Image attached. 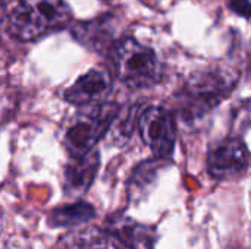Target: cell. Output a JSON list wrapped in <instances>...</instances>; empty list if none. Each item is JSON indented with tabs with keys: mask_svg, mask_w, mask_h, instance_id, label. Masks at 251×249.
<instances>
[{
	"mask_svg": "<svg viewBox=\"0 0 251 249\" xmlns=\"http://www.w3.org/2000/svg\"><path fill=\"white\" fill-rule=\"evenodd\" d=\"M72 10L65 0H19L9 18V34L28 43L63 29L71 23Z\"/></svg>",
	"mask_w": 251,
	"mask_h": 249,
	"instance_id": "6da1fadb",
	"label": "cell"
},
{
	"mask_svg": "<svg viewBox=\"0 0 251 249\" xmlns=\"http://www.w3.org/2000/svg\"><path fill=\"white\" fill-rule=\"evenodd\" d=\"M110 62L116 78L132 90L156 85L163 66L156 51L132 37L119 40L110 48Z\"/></svg>",
	"mask_w": 251,
	"mask_h": 249,
	"instance_id": "7a4b0ae2",
	"label": "cell"
},
{
	"mask_svg": "<svg viewBox=\"0 0 251 249\" xmlns=\"http://www.w3.org/2000/svg\"><path fill=\"white\" fill-rule=\"evenodd\" d=\"M119 113L115 103H97L84 106L69 120L63 145L71 157H81L94 150L96 144L112 128Z\"/></svg>",
	"mask_w": 251,
	"mask_h": 249,
	"instance_id": "3957f363",
	"label": "cell"
},
{
	"mask_svg": "<svg viewBox=\"0 0 251 249\" xmlns=\"http://www.w3.org/2000/svg\"><path fill=\"white\" fill-rule=\"evenodd\" d=\"M143 142L154 157L166 158L174 153L176 142V125L174 114L163 107H149L138 119Z\"/></svg>",
	"mask_w": 251,
	"mask_h": 249,
	"instance_id": "277c9868",
	"label": "cell"
},
{
	"mask_svg": "<svg viewBox=\"0 0 251 249\" xmlns=\"http://www.w3.org/2000/svg\"><path fill=\"white\" fill-rule=\"evenodd\" d=\"M250 164L246 144L235 136L213 144L207 154V172L216 181H232L241 178Z\"/></svg>",
	"mask_w": 251,
	"mask_h": 249,
	"instance_id": "5b68a950",
	"label": "cell"
},
{
	"mask_svg": "<svg viewBox=\"0 0 251 249\" xmlns=\"http://www.w3.org/2000/svg\"><path fill=\"white\" fill-rule=\"evenodd\" d=\"M103 227L115 249H154L156 232L153 227L138 223L134 219L115 213L109 216Z\"/></svg>",
	"mask_w": 251,
	"mask_h": 249,
	"instance_id": "8992f818",
	"label": "cell"
},
{
	"mask_svg": "<svg viewBox=\"0 0 251 249\" xmlns=\"http://www.w3.org/2000/svg\"><path fill=\"white\" fill-rule=\"evenodd\" d=\"M237 78L224 70H207L196 75L187 85V97L201 107L215 106L225 94H228L235 85Z\"/></svg>",
	"mask_w": 251,
	"mask_h": 249,
	"instance_id": "52a82bcc",
	"label": "cell"
},
{
	"mask_svg": "<svg viewBox=\"0 0 251 249\" xmlns=\"http://www.w3.org/2000/svg\"><path fill=\"white\" fill-rule=\"evenodd\" d=\"M112 90V76L107 70L91 69L79 76L66 91L65 100L74 106H91L100 103Z\"/></svg>",
	"mask_w": 251,
	"mask_h": 249,
	"instance_id": "ba28073f",
	"label": "cell"
},
{
	"mask_svg": "<svg viewBox=\"0 0 251 249\" xmlns=\"http://www.w3.org/2000/svg\"><path fill=\"white\" fill-rule=\"evenodd\" d=\"M100 167V154L97 150L81 157H71L63 170V192L66 197L79 198L93 185Z\"/></svg>",
	"mask_w": 251,
	"mask_h": 249,
	"instance_id": "9c48e42d",
	"label": "cell"
},
{
	"mask_svg": "<svg viewBox=\"0 0 251 249\" xmlns=\"http://www.w3.org/2000/svg\"><path fill=\"white\" fill-rule=\"evenodd\" d=\"M113 16H101L88 22H78L72 28L74 37L87 47H91V50H100V47H104L110 44L113 38Z\"/></svg>",
	"mask_w": 251,
	"mask_h": 249,
	"instance_id": "30bf717a",
	"label": "cell"
},
{
	"mask_svg": "<svg viewBox=\"0 0 251 249\" xmlns=\"http://www.w3.org/2000/svg\"><path fill=\"white\" fill-rule=\"evenodd\" d=\"M96 217V208L85 201H75L72 204L53 208L47 216L50 227L74 229L90 223Z\"/></svg>",
	"mask_w": 251,
	"mask_h": 249,
	"instance_id": "8fae6325",
	"label": "cell"
},
{
	"mask_svg": "<svg viewBox=\"0 0 251 249\" xmlns=\"http://www.w3.org/2000/svg\"><path fill=\"white\" fill-rule=\"evenodd\" d=\"M165 158H151L147 161L140 163L131 173L128 183H126V192L128 198L132 203L141 201L144 197L149 195L150 189L153 188V183L157 179L159 170L165 166Z\"/></svg>",
	"mask_w": 251,
	"mask_h": 249,
	"instance_id": "7c38bea8",
	"label": "cell"
},
{
	"mask_svg": "<svg viewBox=\"0 0 251 249\" xmlns=\"http://www.w3.org/2000/svg\"><path fill=\"white\" fill-rule=\"evenodd\" d=\"M60 249H109L112 247L104 227L72 230L59 241Z\"/></svg>",
	"mask_w": 251,
	"mask_h": 249,
	"instance_id": "4fadbf2b",
	"label": "cell"
},
{
	"mask_svg": "<svg viewBox=\"0 0 251 249\" xmlns=\"http://www.w3.org/2000/svg\"><path fill=\"white\" fill-rule=\"evenodd\" d=\"M4 249H19V248H16V247H12V245H9V247H6Z\"/></svg>",
	"mask_w": 251,
	"mask_h": 249,
	"instance_id": "5bb4252c",
	"label": "cell"
},
{
	"mask_svg": "<svg viewBox=\"0 0 251 249\" xmlns=\"http://www.w3.org/2000/svg\"><path fill=\"white\" fill-rule=\"evenodd\" d=\"M106 1H112V0H106Z\"/></svg>",
	"mask_w": 251,
	"mask_h": 249,
	"instance_id": "9a60e30c",
	"label": "cell"
}]
</instances>
